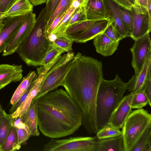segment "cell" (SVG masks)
Returning a JSON list of instances; mask_svg holds the SVG:
<instances>
[{
    "instance_id": "8fae6325",
    "label": "cell",
    "mask_w": 151,
    "mask_h": 151,
    "mask_svg": "<svg viewBox=\"0 0 151 151\" xmlns=\"http://www.w3.org/2000/svg\"><path fill=\"white\" fill-rule=\"evenodd\" d=\"M133 96V93L131 92L123 97L113 113L110 120V124L119 129L122 128L132 111L131 103Z\"/></svg>"
},
{
    "instance_id": "60d3db41",
    "label": "cell",
    "mask_w": 151,
    "mask_h": 151,
    "mask_svg": "<svg viewBox=\"0 0 151 151\" xmlns=\"http://www.w3.org/2000/svg\"><path fill=\"white\" fill-rule=\"evenodd\" d=\"M66 11L64 12L60 13L54 19L45 32V35L47 38L48 36L63 18Z\"/></svg>"
},
{
    "instance_id": "277c9868",
    "label": "cell",
    "mask_w": 151,
    "mask_h": 151,
    "mask_svg": "<svg viewBox=\"0 0 151 151\" xmlns=\"http://www.w3.org/2000/svg\"><path fill=\"white\" fill-rule=\"evenodd\" d=\"M127 90V83L117 74L112 80L103 79L98 90L96 114L98 131L109 123L112 114Z\"/></svg>"
},
{
    "instance_id": "83f0119b",
    "label": "cell",
    "mask_w": 151,
    "mask_h": 151,
    "mask_svg": "<svg viewBox=\"0 0 151 151\" xmlns=\"http://www.w3.org/2000/svg\"><path fill=\"white\" fill-rule=\"evenodd\" d=\"M98 20L86 19L74 23L68 27L66 35L68 37L74 36L84 31Z\"/></svg>"
},
{
    "instance_id": "816d5d0a",
    "label": "cell",
    "mask_w": 151,
    "mask_h": 151,
    "mask_svg": "<svg viewBox=\"0 0 151 151\" xmlns=\"http://www.w3.org/2000/svg\"><path fill=\"white\" fill-rule=\"evenodd\" d=\"M47 0H41L40 5L45 3Z\"/></svg>"
},
{
    "instance_id": "d590c367",
    "label": "cell",
    "mask_w": 151,
    "mask_h": 151,
    "mask_svg": "<svg viewBox=\"0 0 151 151\" xmlns=\"http://www.w3.org/2000/svg\"><path fill=\"white\" fill-rule=\"evenodd\" d=\"M87 19L84 7H79L77 8L73 14L69 22L68 27L77 22Z\"/></svg>"
},
{
    "instance_id": "d4e9b609",
    "label": "cell",
    "mask_w": 151,
    "mask_h": 151,
    "mask_svg": "<svg viewBox=\"0 0 151 151\" xmlns=\"http://www.w3.org/2000/svg\"><path fill=\"white\" fill-rule=\"evenodd\" d=\"M36 75L35 71H31L23 78L11 98L10 103L12 105L19 99L34 81Z\"/></svg>"
},
{
    "instance_id": "8992f818",
    "label": "cell",
    "mask_w": 151,
    "mask_h": 151,
    "mask_svg": "<svg viewBox=\"0 0 151 151\" xmlns=\"http://www.w3.org/2000/svg\"><path fill=\"white\" fill-rule=\"evenodd\" d=\"M151 124V115L145 110L132 111L125 122L122 131L125 151H131L147 127Z\"/></svg>"
},
{
    "instance_id": "1f68e13d",
    "label": "cell",
    "mask_w": 151,
    "mask_h": 151,
    "mask_svg": "<svg viewBox=\"0 0 151 151\" xmlns=\"http://www.w3.org/2000/svg\"><path fill=\"white\" fill-rule=\"evenodd\" d=\"M57 36L56 39L52 43V47L59 48L64 50L65 52H70L72 50L73 41L66 34Z\"/></svg>"
},
{
    "instance_id": "9a60e30c",
    "label": "cell",
    "mask_w": 151,
    "mask_h": 151,
    "mask_svg": "<svg viewBox=\"0 0 151 151\" xmlns=\"http://www.w3.org/2000/svg\"><path fill=\"white\" fill-rule=\"evenodd\" d=\"M108 14L109 19L113 21L121 40L129 37L123 25L120 13V7L113 0H104Z\"/></svg>"
},
{
    "instance_id": "4316f807",
    "label": "cell",
    "mask_w": 151,
    "mask_h": 151,
    "mask_svg": "<svg viewBox=\"0 0 151 151\" xmlns=\"http://www.w3.org/2000/svg\"><path fill=\"white\" fill-rule=\"evenodd\" d=\"M15 119L5 112L0 119V148L5 140Z\"/></svg>"
},
{
    "instance_id": "52a82bcc",
    "label": "cell",
    "mask_w": 151,
    "mask_h": 151,
    "mask_svg": "<svg viewBox=\"0 0 151 151\" xmlns=\"http://www.w3.org/2000/svg\"><path fill=\"white\" fill-rule=\"evenodd\" d=\"M98 140L94 137L51 138L43 146L44 151H96Z\"/></svg>"
},
{
    "instance_id": "681fc988",
    "label": "cell",
    "mask_w": 151,
    "mask_h": 151,
    "mask_svg": "<svg viewBox=\"0 0 151 151\" xmlns=\"http://www.w3.org/2000/svg\"><path fill=\"white\" fill-rule=\"evenodd\" d=\"M5 112L4 110H3L0 103V119L4 115Z\"/></svg>"
},
{
    "instance_id": "484cf974",
    "label": "cell",
    "mask_w": 151,
    "mask_h": 151,
    "mask_svg": "<svg viewBox=\"0 0 151 151\" xmlns=\"http://www.w3.org/2000/svg\"><path fill=\"white\" fill-rule=\"evenodd\" d=\"M21 147L19 144L15 128L12 125L2 145L0 151H14L19 150Z\"/></svg>"
},
{
    "instance_id": "f35d334b",
    "label": "cell",
    "mask_w": 151,
    "mask_h": 151,
    "mask_svg": "<svg viewBox=\"0 0 151 151\" xmlns=\"http://www.w3.org/2000/svg\"><path fill=\"white\" fill-rule=\"evenodd\" d=\"M151 64L149 67L147 77L143 86L141 88L147 95L149 101L151 103Z\"/></svg>"
},
{
    "instance_id": "44dd1931",
    "label": "cell",
    "mask_w": 151,
    "mask_h": 151,
    "mask_svg": "<svg viewBox=\"0 0 151 151\" xmlns=\"http://www.w3.org/2000/svg\"><path fill=\"white\" fill-rule=\"evenodd\" d=\"M33 5L29 0H17L3 14L4 19L28 14L32 12Z\"/></svg>"
},
{
    "instance_id": "f1b7e54d",
    "label": "cell",
    "mask_w": 151,
    "mask_h": 151,
    "mask_svg": "<svg viewBox=\"0 0 151 151\" xmlns=\"http://www.w3.org/2000/svg\"><path fill=\"white\" fill-rule=\"evenodd\" d=\"M133 93L131 103L132 109H142L147 105L151 106V103L142 88Z\"/></svg>"
},
{
    "instance_id": "ba28073f",
    "label": "cell",
    "mask_w": 151,
    "mask_h": 151,
    "mask_svg": "<svg viewBox=\"0 0 151 151\" xmlns=\"http://www.w3.org/2000/svg\"><path fill=\"white\" fill-rule=\"evenodd\" d=\"M35 14H29L24 22L9 40L2 51V55L5 56L16 52L24 39L29 35L35 23Z\"/></svg>"
},
{
    "instance_id": "7dc6e473",
    "label": "cell",
    "mask_w": 151,
    "mask_h": 151,
    "mask_svg": "<svg viewBox=\"0 0 151 151\" xmlns=\"http://www.w3.org/2000/svg\"><path fill=\"white\" fill-rule=\"evenodd\" d=\"M33 6H37L40 5L41 0H29Z\"/></svg>"
},
{
    "instance_id": "f546056e",
    "label": "cell",
    "mask_w": 151,
    "mask_h": 151,
    "mask_svg": "<svg viewBox=\"0 0 151 151\" xmlns=\"http://www.w3.org/2000/svg\"><path fill=\"white\" fill-rule=\"evenodd\" d=\"M76 9L70 6L63 18L51 33L55 34L57 35H66V31L68 27L69 21Z\"/></svg>"
},
{
    "instance_id": "6da1fadb",
    "label": "cell",
    "mask_w": 151,
    "mask_h": 151,
    "mask_svg": "<svg viewBox=\"0 0 151 151\" xmlns=\"http://www.w3.org/2000/svg\"><path fill=\"white\" fill-rule=\"evenodd\" d=\"M37 100L38 128L44 136L56 139L66 137L82 125L79 108L64 90L50 91Z\"/></svg>"
},
{
    "instance_id": "ffe728a7",
    "label": "cell",
    "mask_w": 151,
    "mask_h": 151,
    "mask_svg": "<svg viewBox=\"0 0 151 151\" xmlns=\"http://www.w3.org/2000/svg\"><path fill=\"white\" fill-rule=\"evenodd\" d=\"M151 63V52L148 55L140 71L135 73L128 82L127 83L129 91L135 92L143 86L147 77L148 69Z\"/></svg>"
},
{
    "instance_id": "74e56055",
    "label": "cell",
    "mask_w": 151,
    "mask_h": 151,
    "mask_svg": "<svg viewBox=\"0 0 151 151\" xmlns=\"http://www.w3.org/2000/svg\"><path fill=\"white\" fill-rule=\"evenodd\" d=\"M15 128L16 131L19 144L21 145L31 136L30 132L27 126L24 128Z\"/></svg>"
},
{
    "instance_id": "d6986e66",
    "label": "cell",
    "mask_w": 151,
    "mask_h": 151,
    "mask_svg": "<svg viewBox=\"0 0 151 151\" xmlns=\"http://www.w3.org/2000/svg\"><path fill=\"white\" fill-rule=\"evenodd\" d=\"M22 121L28 127L31 136L39 135L37 100H32L26 112L22 115Z\"/></svg>"
},
{
    "instance_id": "f6af8a7d",
    "label": "cell",
    "mask_w": 151,
    "mask_h": 151,
    "mask_svg": "<svg viewBox=\"0 0 151 151\" xmlns=\"http://www.w3.org/2000/svg\"><path fill=\"white\" fill-rule=\"evenodd\" d=\"M71 6L75 9H77L80 6L79 2L76 0H72Z\"/></svg>"
},
{
    "instance_id": "7a4b0ae2",
    "label": "cell",
    "mask_w": 151,
    "mask_h": 151,
    "mask_svg": "<svg viewBox=\"0 0 151 151\" xmlns=\"http://www.w3.org/2000/svg\"><path fill=\"white\" fill-rule=\"evenodd\" d=\"M103 79L102 62L80 53L63 82L62 86L78 107L84 120L96 118V96Z\"/></svg>"
},
{
    "instance_id": "2e32d148",
    "label": "cell",
    "mask_w": 151,
    "mask_h": 151,
    "mask_svg": "<svg viewBox=\"0 0 151 151\" xmlns=\"http://www.w3.org/2000/svg\"><path fill=\"white\" fill-rule=\"evenodd\" d=\"M84 8L87 19H109V15L104 0H88Z\"/></svg>"
},
{
    "instance_id": "9c48e42d",
    "label": "cell",
    "mask_w": 151,
    "mask_h": 151,
    "mask_svg": "<svg viewBox=\"0 0 151 151\" xmlns=\"http://www.w3.org/2000/svg\"><path fill=\"white\" fill-rule=\"evenodd\" d=\"M130 11L133 18V29L130 37L135 41L150 32L151 14L147 8L136 5Z\"/></svg>"
},
{
    "instance_id": "603a6c76",
    "label": "cell",
    "mask_w": 151,
    "mask_h": 151,
    "mask_svg": "<svg viewBox=\"0 0 151 151\" xmlns=\"http://www.w3.org/2000/svg\"><path fill=\"white\" fill-rule=\"evenodd\" d=\"M65 51L57 47H52L46 54L42 61V65L37 68L38 74H46L60 59L62 54Z\"/></svg>"
},
{
    "instance_id": "ee69618b",
    "label": "cell",
    "mask_w": 151,
    "mask_h": 151,
    "mask_svg": "<svg viewBox=\"0 0 151 151\" xmlns=\"http://www.w3.org/2000/svg\"><path fill=\"white\" fill-rule=\"evenodd\" d=\"M149 0H135V4L139 6L147 9V5Z\"/></svg>"
},
{
    "instance_id": "e0dca14e",
    "label": "cell",
    "mask_w": 151,
    "mask_h": 151,
    "mask_svg": "<svg viewBox=\"0 0 151 151\" xmlns=\"http://www.w3.org/2000/svg\"><path fill=\"white\" fill-rule=\"evenodd\" d=\"M45 74L44 73L38 74V77L33 81L32 87L25 100L16 111L11 114L13 118L16 119L26 112L32 101L38 93Z\"/></svg>"
},
{
    "instance_id": "bcb514c9",
    "label": "cell",
    "mask_w": 151,
    "mask_h": 151,
    "mask_svg": "<svg viewBox=\"0 0 151 151\" xmlns=\"http://www.w3.org/2000/svg\"><path fill=\"white\" fill-rule=\"evenodd\" d=\"M80 3V7H85L86 5L88 0H76Z\"/></svg>"
},
{
    "instance_id": "7bdbcfd3",
    "label": "cell",
    "mask_w": 151,
    "mask_h": 151,
    "mask_svg": "<svg viewBox=\"0 0 151 151\" xmlns=\"http://www.w3.org/2000/svg\"><path fill=\"white\" fill-rule=\"evenodd\" d=\"M17 0H0V12L2 14L6 12Z\"/></svg>"
},
{
    "instance_id": "836d02e7",
    "label": "cell",
    "mask_w": 151,
    "mask_h": 151,
    "mask_svg": "<svg viewBox=\"0 0 151 151\" xmlns=\"http://www.w3.org/2000/svg\"><path fill=\"white\" fill-rule=\"evenodd\" d=\"M72 0H61L54 13L45 25V32L54 19L60 13L67 11L70 8Z\"/></svg>"
},
{
    "instance_id": "5b68a950",
    "label": "cell",
    "mask_w": 151,
    "mask_h": 151,
    "mask_svg": "<svg viewBox=\"0 0 151 151\" xmlns=\"http://www.w3.org/2000/svg\"><path fill=\"white\" fill-rule=\"evenodd\" d=\"M80 52L74 56L70 52L61 56L45 74L40 90L34 99L37 100L46 93L62 86L65 78L78 58Z\"/></svg>"
},
{
    "instance_id": "8d00e7d4",
    "label": "cell",
    "mask_w": 151,
    "mask_h": 151,
    "mask_svg": "<svg viewBox=\"0 0 151 151\" xmlns=\"http://www.w3.org/2000/svg\"><path fill=\"white\" fill-rule=\"evenodd\" d=\"M109 20V24L104 32L111 40L114 42H119L121 40L118 35L112 21Z\"/></svg>"
},
{
    "instance_id": "5bb4252c",
    "label": "cell",
    "mask_w": 151,
    "mask_h": 151,
    "mask_svg": "<svg viewBox=\"0 0 151 151\" xmlns=\"http://www.w3.org/2000/svg\"><path fill=\"white\" fill-rule=\"evenodd\" d=\"M109 24V19L97 20L83 32L74 36L69 37L73 42L85 43L93 39L99 34L104 32Z\"/></svg>"
},
{
    "instance_id": "c3c4849f",
    "label": "cell",
    "mask_w": 151,
    "mask_h": 151,
    "mask_svg": "<svg viewBox=\"0 0 151 151\" xmlns=\"http://www.w3.org/2000/svg\"><path fill=\"white\" fill-rule=\"evenodd\" d=\"M4 19L3 17V14L0 12V30L4 25V23H3Z\"/></svg>"
},
{
    "instance_id": "4dcf8cb0",
    "label": "cell",
    "mask_w": 151,
    "mask_h": 151,
    "mask_svg": "<svg viewBox=\"0 0 151 151\" xmlns=\"http://www.w3.org/2000/svg\"><path fill=\"white\" fill-rule=\"evenodd\" d=\"M122 134V131L109 123L98 131L96 134L99 139H102L116 137Z\"/></svg>"
},
{
    "instance_id": "e575fe53",
    "label": "cell",
    "mask_w": 151,
    "mask_h": 151,
    "mask_svg": "<svg viewBox=\"0 0 151 151\" xmlns=\"http://www.w3.org/2000/svg\"><path fill=\"white\" fill-rule=\"evenodd\" d=\"M60 0H47L46 2V5L45 7V21L46 24L54 13Z\"/></svg>"
},
{
    "instance_id": "4fadbf2b",
    "label": "cell",
    "mask_w": 151,
    "mask_h": 151,
    "mask_svg": "<svg viewBox=\"0 0 151 151\" xmlns=\"http://www.w3.org/2000/svg\"><path fill=\"white\" fill-rule=\"evenodd\" d=\"M21 65H0V90L12 82L20 81L23 77Z\"/></svg>"
},
{
    "instance_id": "b9f144b4",
    "label": "cell",
    "mask_w": 151,
    "mask_h": 151,
    "mask_svg": "<svg viewBox=\"0 0 151 151\" xmlns=\"http://www.w3.org/2000/svg\"><path fill=\"white\" fill-rule=\"evenodd\" d=\"M120 7L130 10L134 6L135 0H113Z\"/></svg>"
},
{
    "instance_id": "d6a6232c",
    "label": "cell",
    "mask_w": 151,
    "mask_h": 151,
    "mask_svg": "<svg viewBox=\"0 0 151 151\" xmlns=\"http://www.w3.org/2000/svg\"><path fill=\"white\" fill-rule=\"evenodd\" d=\"M120 13L124 28L130 37L133 29V18L132 15L130 10L121 7Z\"/></svg>"
},
{
    "instance_id": "cb8c5ba5",
    "label": "cell",
    "mask_w": 151,
    "mask_h": 151,
    "mask_svg": "<svg viewBox=\"0 0 151 151\" xmlns=\"http://www.w3.org/2000/svg\"><path fill=\"white\" fill-rule=\"evenodd\" d=\"M151 124L148 126L137 140L131 151H151Z\"/></svg>"
},
{
    "instance_id": "3957f363",
    "label": "cell",
    "mask_w": 151,
    "mask_h": 151,
    "mask_svg": "<svg viewBox=\"0 0 151 151\" xmlns=\"http://www.w3.org/2000/svg\"><path fill=\"white\" fill-rule=\"evenodd\" d=\"M45 12L44 7L40 12L31 31L16 51L28 65L42 66L45 55L52 48V43L45 35Z\"/></svg>"
},
{
    "instance_id": "ab89813d",
    "label": "cell",
    "mask_w": 151,
    "mask_h": 151,
    "mask_svg": "<svg viewBox=\"0 0 151 151\" xmlns=\"http://www.w3.org/2000/svg\"><path fill=\"white\" fill-rule=\"evenodd\" d=\"M32 82L19 99L15 103L12 105V106L9 110V112L10 114H12L14 112L24 101L32 87Z\"/></svg>"
},
{
    "instance_id": "7402d4cb",
    "label": "cell",
    "mask_w": 151,
    "mask_h": 151,
    "mask_svg": "<svg viewBox=\"0 0 151 151\" xmlns=\"http://www.w3.org/2000/svg\"><path fill=\"white\" fill-rule=\"evenodd\" d=\"M96 151H125L123 136H119L98 140Z\"/></svg>"
},
{
    "instance_id": "30bf717a",
    "label": "cell",
    "mask_w": 151,
    "mask_h": 151,
    "mask_svg": "<svg viewBox=\"0 0 151 151\" xmlns=\"http://www.w3.org/2000/svg\"><path fill=\"white\" fill-rule=\"evenodd\" d=\"M130 50L132 55V65L135 73H137L141 70L148 55L151 52L149 33L135 40Z\"/></svg>"
},
{
    "instance_id": "ac0fdd59",
    "label": "cell",
    "mask_w": 151,
    "mask_h": 151,
    "mask_svg": "<svg viewBox=\"0 0 151 151\" xmlns=\"http://www.w3.org/2000/svg\"><path fill=\"white\" fill-rule=\"evenodd\" d=\"M93 39L96 51L105 57L111 55L115 52L119 42L112 40L104 32L98 35Z\"/></svg>"
},
{
    "instance_id": "f907efd6",
    "label": "cell",
    "mask_w": 151,
    "mask_h": 151,
    "mask_svg": "<svg viewBox=\"0 0 151 151\" xmlns=\"http://www.w3.org/2000/svg\"><path fill=\"white\" fill-rule=\"evenodd\" d=\"M147 9L149 13L151 14V0H149L148 5H147Z\"/></svg>"
},
{
    "instance_id": "7c38bea8",
    "label": "cell",
    "mask_w": 151,
    "mask_h": 151,
    "mask_svg": "<svg viewBox=\"0 0 151 151\" xmlns=\"http://www.w3.org/2000/svg\"><path fill=\"white\" fill-rule=\"evenodd\" d=\"M28 14L6 18L0 30V53L2 52L9 40L23 23Z\"/></svg>"
}]
</instances>
